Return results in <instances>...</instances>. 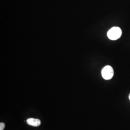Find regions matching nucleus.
Returning a JSON list of instances; mask_svg holds the SVG:
<instances>
[{
    "instance_id": "1",
    "label": "nucleus",
    "mask_w": 130,
    "mask_h": 130,
    "mask_svg": "<svg viewBox=\"0 0 130 130\" xmlns=\"http://www.w3.org/2000/svg\"><path fill=\"white\" fill-rule=\"evenodd\" d=\"M122 35V30L121 28L114 27L110 29L107 33L108 38L111 40H117L121 37Z\"/></svg>"
},
{
    "instance_id": "2",
    "label": "nucleus",
    "mask_w": 130,
    "mask_h": 130,
    "mask_svg": "<svg viewBox=\"0 0 130 130\" xmlns=\"http://www.w3.org/2000/svg\"><path fill=\"white\" fill-rule=\"evenodd\" d=\"M101 73L104 79L106 80H109L113 77L114 75V70L111 66H107L103 69Z\"/></svg>"
},
{
    "instance_id": "3",
    "label": "nucleus",
    "mask_w": 130,
    "mask_h": 130,
    "mask_svg": "<svg viewBox=\"0 0 130 130\" xmlns=\"http://www.w3.org/2000/svg\"><path fill=\"white\" fill-rule=\"evenodd\" d=\"M27 123L29 125L34 127H38L40 125L41 122L40 120L34 118H29L27 120Z\"/></svg>"
},
{
    "instance_id": "4",
    "label": "nucleus",
    "mask_w": 130,
    "mask_h": 130,
    "mask_svg": "<svg viewBox=\"0 0 130 130\" xmlns=\"http://www.w3.org/2000/svg\"><path fill=\"white\" fill-rule=\"evenodd\" d=\"M5 127V123L3 122H1L0 123V130H3L4 129Z\"/></svg>"
},
{
    "instance_id": "5",
    "label": "nucleus",
    "mask_w": 130,
    "mask_h": 130,
    "mask_svg": "<svg viewBox=\"0 0 130 130\" xmlns=\"http://www.w3.org/2000/svg\"><path fill=\"white\" fill-rule=\"evenodd\" d=\"M129 99H130V94H129Z\"/></svg>"
}]
</instances>
